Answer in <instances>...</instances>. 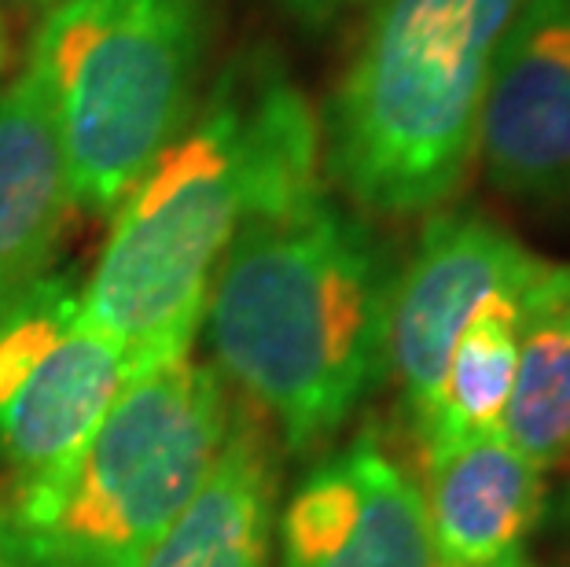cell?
Wrapping results in <instances>:
<instances>
[{"label":"cell","instance_id":"obj_1","mask_svg":"<svg viewBox=\"0 0 570 567\" xmlns=\"http://www.w3.org/2000/svg\"><path fill=\"white\" fill-rule=\"evenodd\" d=\"M321 180V123L306 92L269 45L239 48L115 207L85 284V306L126 354L129 380L191 354L239 225Z\"/></svg>","mask_w":570,"mask_h":567},{"label":"cell","instance_id":"obj_2","mask_svg":"<svg viewBox=\"0 0 570 567\" xmlns=\"http://www.w3.org/2000/svg\"><path fill=\"white\" fill-rule=\"evenodd\" d=\"M397 262L327 180L254 211L217 265L210 365L284 453L327 450L386 380Z\"/></svg>","mask_w":570,"mask_h":567},{"label":"cell","instance_id":"obj_3","mask_svg":"<svg viewBox=\"0 0 570 567\" xmlns=\"http://www.w3.org/2000/svg\"><path fill=\"white\" fill-rule=\"evenodd\" d=\"M527 0H365L324 100V180L365 218L456 199L475 166L497 52Z\"/></svg>","mask_w":570,"mask_h":567},{"label":"cell","instance_id":"obj_4","mask_svg":"<svg viewBox=\"0 0 570 567\" xmlns=\"http://www.w3.org/2000/svg\"><path fill=\"white\" fill-rule=\"evenodd\" d=\"M217 0H59L30 38L75 211L111 218L196 111Z\"/></svg>","mask_w":570,"mask_h":567},{"label":"cell","instance_id":"obj_5","mask_svg":"<svg viewBox=\"0 0 570 567\" xmlns=\"http://www.w3.org/2000/svg\"><path fill=\"white\" fill-rule=\"evenodd\" d=\"M233 413L191 354L126 380L75 465L8 509L27 567H140L210 476Z\"/></svg>","mask_w":570,"mask_h":567},{"label":"cell","instance_id":"obj_6","mask_svg":"<svg viewBox=\"0 0 570 567\" xmlns=\"http://www.w3.org/2000/svg\"><path fill=\"white\" fill-rule=\"evenodd\" d=\"M129 365L96 329L75 273L48 270L0 310V472L11 505L33 501L75 465Z\"/></svg>","mask_w":570,"mask_h":567},{"label":"cell","instance_id":"obj_7","mask_svg":"<svg viewBox=\"0 0 570 567\" xmlns=\"http://www.w3.org/2000/svg\"><path fill=\"white\" fill-rule=\"evenodd\" d=\"M541 258L490 214L442 207L428 214L412 255L397 265L386 317V377L412 436L428 428L449 354L493 295L523 287Z\"/></svg>","mask_w":570,"mask_h":567},{"label":"cell","instance_id":"obj_8","mask_svg":"<svg viewBox=\"0 0 570 567\" xmlns=\"http://www.w3.org/2000/svg\"><path fill=\"white\" fill-rule=\"evenodd\" d=\"M273 567H439L420 479L380 431L324 450L276 505Z\"/></svg>","mask_w":570,"mask_h":567},{"label":"cell","instance_id":"obj_9","mask_svg":"<svg viewBox=\"0 0 570 567\" xmlns=\"http://www.w3.org/2000/svg\"><path fill=\"white\" fill-rule=\"evenodd\" d=\"M504 199L570 214V0H527L497 52L479 151Z\"/></svg>","mask_w":570,"mask_h":567},{"label":"cell","instance_id":"obj_10","mask_svg":"<svg viewBox=\"0 0 570 567\" xmlns=\"http://www.w3.org/2000/svg\"><path fill=\"white\" fill-rule=\"evenodd\" d=\"M423 512L439 567H530L549 479L501 431L420 450Z\"/></svg>","mask_w":570,"mask_h":567},{"label":"cell","instance_id":"obj_11","mask_svg":"<svg viewBox=\"0 0 570 567\" xmlns=\"http://www.w3.org/2000/svg\"><path fill=\"white\" fill-rule=\"evenodd\" d=\"M70 211L52 104L22 67L0 86V310L52 270Z\"/></svg>","mask_w":570,"mask_h":567},{"label":"cell","instance_id":"obj_12","mask_svg":"<svg viewBox=\"0 0 570 567\" xmlns=\"http://www.w3.org/2000/svg\"><path fill=\"white\" fill-rule=\"evenodd\" d=\"M276 450L236 405L210 476L140 567H273Z\"/></svg>","mask_w":570,"mask_h":567},{"label":"cell","instance_id":"obj_13","mask_svg":"<svg viewBox=\"0 0 570 567\" xmlns=\"http://www.w3.org/2000/svg\"><path fill=\"white\" fill-rule=\"evenodd\" d=\"M501 436L544 476L570 472V262L541 258L519 299V358Z\"/></svg>","mask_w":570,"mask_h":567},{"label":"cell","instance_id":"obj_14","mask_svg":"<svg viewBox=\"0 0 570 567\" xmlns=\"http://www.w3.org/2000/svg\"><path fill=\"white\" fill-rule=\"evenodd\" d=\"M523 287L493 295L468 321V329L460 332L453 354H449L434 413L428 420V428L416 436L420 450L439 442L501 431L508 398H512V380H515L519 299H523Z\"/></svg>","mask_w":570,"mask_h":567},{"label":"cell","instance_id":"obj_15","mask_svg":"<svg viewBox=\"0 0 570 567\" xmlns=\"http://www.w3.org/2000/svg\"><path fill=\"white\" fill-rule=\"evenodd\" d=\"M291 19H298L306 30H324L354 4V0H281Z\"/></svg>","mask_w":570,"mask_h":567},{"label":"cell","instance_id":"obj_16","mask_svg":"<svg viewBox=\"0 0 570 567\" xmlns=\"http://www.w3.org/2000/svg\"><path fill=\"white\" fill-rule=\"evenodd\" d=\"M0 567H27L16 538V524H11L8 505H0Z\"/></svg>","mask_w":570,"mask_h":567},{"label":"cell","instance_id":"obj_17","mask_svg":"<svg viewBox=\"0 0 570 567\" xmlns=\"http://www.w3.org/2000/svg\"><path fill=\"white\" fill-rule=\"evenodd\" d=\"M8 56H11V38H8L4 0H0V86H4V75H8Z\"/></svg>","mask_w":570,"mask_h":567},{"label":"cell","instance_id":"obj_18","mask_svg":"<svg viewBox=\"0 0 570 567\" xmlns=\"http://www.w3.org/2000/svg\"><path fill=\"white\" fill-rule=\"evenodd\" d=\"M22 4H33V8H45L48 11V8H56L59 0H22Z\"/></svg>","mask_w":570,"mask_h":567},{"label":"cell","instance_id":"obj_19","mask_svg":"<svg viewBox=\"0 0 570 567\" xmlns=\"http://www.w3.org/2000/svg\"><path fill=\"white\" fill-rule=\"evenodd\" d=\"M567 516H570V493H567Z\"/></svg>","mask_w":570,"mask_h":567}]
</instances>
